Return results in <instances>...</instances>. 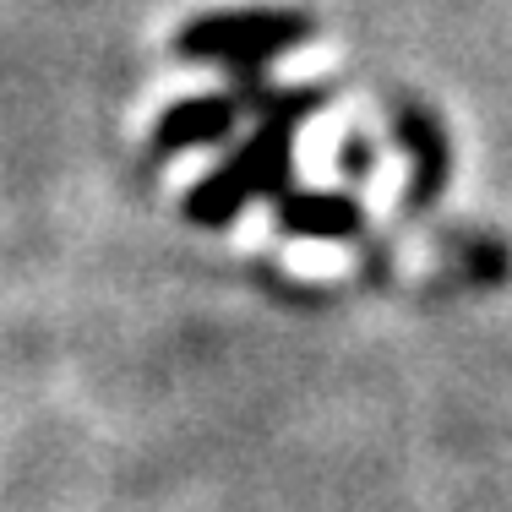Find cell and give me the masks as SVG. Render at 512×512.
Returning a JSON list of instances; mask_svg holds the SVG:
<instances>
[{"label":"cell","mask_w":512,"mask_h":512,"mask_svg":"<svg viewBox=\"0 0 512 512\" xmlns=\"http://www.w3.org/2000/svg\"><path fill=\"white\" fill-rule=\"evenodd\" d=\"M246 99L256 109V131L213 169V175H202L197 186H191L186 218H197V224H229L246 202L278 197V191L295 180V126L322 109V93L316 88L278 93L262 82Z\"/></svg>","instance_id":"obj_1"},{"label":"cell","mask_w":512,"mask_h":512,"mask_svg":"<svg viewBox=\"0 0 512 512\" xmlns=\"http://www.w3.org/2000/svg\"><path fill=\"white\" fill-rule=\"evenodd\" d=\"M311 39V22L300 11H218L180 28V55L218 60L240 77V88H262V71L278 50H295Z\"/></svg>","instance_id":"obj_2"},{"label":"cell","mask_w":512,"mask_h":512,"mask_svg":"<svg viewBox=\"0 0 512 512\" xmlns=\"http://www.w3.org/2000/svg\"><path fill=\"white\" fill-rule=\"evenodd\" d=\"M393 126H398V142L409 148V164H414L409 207H414V213H425V207L442 197L447 169H453V153H447V137H442V126H436V115H425L420 104H404Z\"/></svg>","instance_id":"obj_3"},{"label":"cell","mask_w":512,"mask_h":512,"mask_svg":"<svg viewBox=\"0 0 512 512\" xmlns=\"http://www.w3.org/2000/svg\"><path fill=\"white\" fill-rule=\"evenodd\" d=\"M240 104L229 93H197V99H180L158 115L153 126V148L158 153H186V148H207V142H224L235 131Z\"/></svg>","instance_id":"obj_4"},{"label":"cell","mask_w":512,"mask_h":512,"mask_svg":"<svg viewBox=\"0 0 512 512\" xmlns=\"http://www.w3.org/2000/svg\"><path fill=\"white\" fill-rule=\"evenodd\" d=\"M278 224L300 240H355L360 235V202L344 191H278Z\"/></svg>","instance_id":"obj_5"},{"label":"cell","mask_w":512,"mask_h":512,"mask_svg":"<svg viewBox=\"0 0 512 512\" xmlns=\"http://www.w3.org/2000/svg\"><path fill=\"white\" fill-rule=\"evenodd\" d=\"M371 164H376L371 142H365V137H349V142H344V175H349V180H365V175H371Z\"/></svg>","instance_id":"obj_6"}]
</instances>
